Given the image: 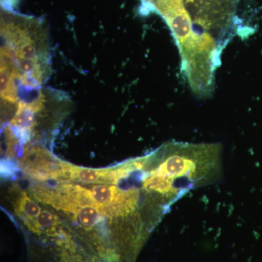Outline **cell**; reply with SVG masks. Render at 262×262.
<instances>
[{"mask_svg":"<svg viewBox=\"0 0 262 262\" xmlns=\"http://www.w3.org/2000/svg\"><path fill=\"white\" fill-rule=\"evenodd\" d=\"M142 3L147 9L159 13L171 29L183 73L193 92L200 96L211 94L222 51L218 42L210 34L196 30L182 0H142Z\"/></svg>","mask_w":262,"mask_h":262,"instance_id":"obj_1","label":"cell"},{"mask_svg":"<svg viewBox=\"0 0 262 262\" xmlns=\"http://www.w3.org/2000/svg\"><path fill=\"white\" fill-rule=\"evenodd\" d=\"M239 0H182L194 28L208 34L223 49L230 39Z\"/></svg>","mask_w":262,"mask_h":262,"instance_id":"obj_2","label":"cell"},{"mask_svg":"<svg viewBox=\"0 0 262 262\" xmlns=\"http://www.w3.org/2000/svg\"><path fill=\"white\" fill-rule=\"evenodd\" d=\"M70 178L89 184H116L113 170L80 168L68 165Z\"/></svg>","mask_w":262,"mask_h":262,"instance_id":"obj_3","label":"cell"},{"mask_svg":"<svg viewBox=\"0 0 262 262\" xmlns=\"http://www.w3.org/2000/svg\"><path fill=\"white\" fill-rule=\"evenodd\" d=\"M120 189L107 184H98L91 188V192L98 210L110 206Z\"/></svg>","mask_w":262,"mask_h":262,"instance_id":"obj_4","label":"cell"},{"mask_svg":"<svg viewBox=\"0 0 262 262\" xmlns=\"http://www.w3.org/2000/svg\"><path fill=\"white\" fill-rule=\"evenodd\" d=\"M15 211L20 215H27V219H36L41 213L40 207L32 201L26 193H22L17 203Z\"/></svg>","mask_w":262,"mask_h":262,"instance_id":"obj_5","label":"cell"},{"mask_svg":"<svg viewBox=\"0 0 262 262\" xmlns=\"http://www.w3.org/2000/svg\"><path fill=\"white\" fill-rule=\"evenodd\" d=\"M100 211L96 207L84 206L81 207L77 211L79 221L84 227L91 228L96 225L100 218Z\"/></svg>","mask_w":262,"mask_h":262,"instance_id":"obj_6","label":"cell"},{"mask_svg":"<svg viewBox=\"0 0 262 262\" xmlns=\"http://www.w3.org/2000/svg\"><path fill=\"white\" fill-rule=\"evenodd\" d=\"M35 223L39 232L40 229H46L48 233H51L56 225V217L48 211H43L35 219Z\"/></svg>","mask_w":262,"mask_h":262,"instance_id":"obj_7","label":"cell"}]
</instances>
